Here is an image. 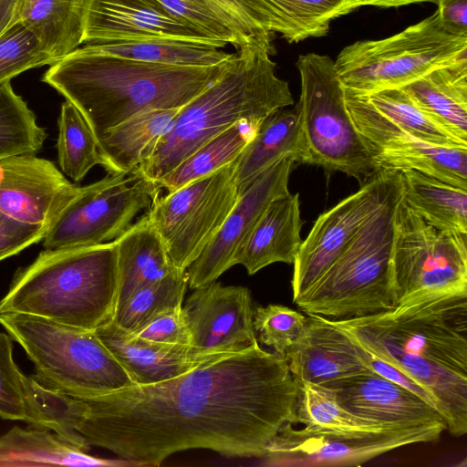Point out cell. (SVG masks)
Wrapping results in <instances>:
<instances>
[{
  "label": "cell",
  "instance_id": "obj_1",
  "mask_svg": "<svg viewBox=\"0 0 467 467\" xmlns=\"http://www.w3.org/2000/svg\"><path fill=\"white\" fill-rule=\"evenodd\" d=\"M298 385L286 359L259 342L159 383L99 393H59L57 431L136 465L206 449L259 458L286 422H296Z\"/></svg>",
  "mask_w": 467,
  "mask_h": 467
},
{
  "label": "cell",
  "instance_id": "obj_2",
  "mask_svg": "<svg viewBox=\"0 0 467 467\" xmlns=\"http://www.w3.org/2000/svg\"><path fill=\"white\" fill-rule=\"evenodd\" d=\"M328 321L427 390L451 435L467 433V296Z\"/></svg>",
  "mask_w": 467,
  "mask_h": 467
},
{
  "label": "cell",
  "instance_id": "obj_3",
  "mask_svg": "<svg viewBox=\"0 0 467 467\" xmlns=\"http://www.w3.org/2000/svg\"><path fill=\"white\" fill-rule=\"evenodd\" d=\"M271 33L253 36L232 53L220 75L181 108L137 173L156 183L203 144L233 125L258 127L294 104L288 82L275 72Z\"/></svg>",
  "mask_w": 467,
  "mask_h": 467
},
{
  "label": "cell",
  "instance_id": "obj_4",
  "mask_svg": "<svg viewBox=\"0 0 467 467\" xmlns=\"http://www.w3.org/2000/svg\"><path fill=\"white\" fill-rule=\"evenodd\" d=\"M227 59L213 66H168L81 47L51 65L42 80L77 107L98 142L140 112L183 107L220 75Z\"/></svg>",
  "mask_w": 467,
  "mask_h": 467
},
{
  "label": "cell",
  "instance_id": "obj_5",
  "mask_svg": "<svg viewBox=\"0 0 467 467\" xmlns=\"http://www.w3.org/2000/svg\"><path fill=\"white\" fill-rule=\"evenodd\" d=\"M117 242L42 251L15 275L0 314L19 313L86 330L113 320Z\"/></svg>",
  "mask_w": 467,
  "mask_h": 467
},
{
  "label": "cell",
  "instance_id": "obj_6",
  "mask_svg": "<svg viewBox=\"0 0 467 467\" xmlns=\"http://www.w3.org/2000/svg\"><path fill=\"white\" fill-rule=\"evenodd\" d=\"M402 196L401 183L311 289L295 303L301 311L328 319H347L398 306L392 257L396 211Z\"/></svg>",
  "mask_w": 467,
  "mask_h": 467
},
{
  "label": "cell",
  "instance_id": "obj_7",
  "mask_svg": "<svg viewBox=\"0 0 467 467\" xmlns=\"http://www.w3.org/2000/svg\"><path fill=\"white\" fill-rule=\"evenodd\" d=\"M0 324L35 365L32 377L47 388L99 393L135 384L95 331L19 313L0 314Z\"/></svg>",
  "mask_w": 467,
  "mask_h": 467
},
{
  "label": "cell",
  "instance_id": "obj_8",
  "mask_svg": "<svg viewBox=\"0 0 467 467\" xmlns=\"http://www.w3.org/2000/svg\"><path fill=\"white\" fill-rule=\"evenodd\" d=\"M467 58V36L450 33L437 11L401 32L344 47L335 66L344 88L360 95L399 88Z\"/></svg>",
  "mask_w": 467,
  "mask_h": 467
},
{
  "label": "cell",
  "instance_id": "obj_9",
  "mask_svg": "<svg viewBox=\"0 0 467 467\" xmlns=\"http://www.w3.org/2000/svg\"><path fill=\"white\" fill-rule=\"evenodd\" d=\"M296 67L301 82L297 107L308 164L365 182L378 170L348 112L335 61L308 53L298 57Z\"/></svg>",
  "mask_w": 467,
  "mask_h": 467
},
{
  "label": "cell",
  "instance_id": "obj_10",
  "mask_svg": "<svg viewBox=\"0 0 467 467\" xmlns=\"http://www.w3.org/2000/svg\"><path fill=\"white\" fill-rule=\"evenodd\" d=\"M392 261L400 306L467 296V234L438 230L403 196L396 211Z\"/></svg>",
  "mask_w": 467,
  "mask_h": 467
},
{
  "label": "cell",
  "instance_id": "obj_11",
  "mask_svg": "<svg viewBox=\"0 0 467 467\" xmlns=\"http://www.w3.org/2000/svg\"><path fill=\"white\" fill-rule=\"evenodd\" d=\"M236 160L163 196L147 216L173 266L185 271L211 243L235 205Z\"/></svg>",
  "mask_w": 467,
  "mask_h": 467
},
{
  "label": "cell",
  "instance_id": "obj_12",
  "mask_svg": "<svg viewBox=\"0 0 467 467\" xmlns=\"http://www.w3.org/2000/svg\"><path fill=\"white\" fill-rule=\"evenodd\" d=\"M159 192L154 182L137 172H108L103 179L79 187L47 229L44 247L55 250L113 241L150 208Z\"/></svg>",
  "mask_w": 467,
  "mask_h": 467
},
{
  "label": "cell",
  "instance_id": "obj_13",
  "mask_svg": "<svg viewBox=\"0 0 467 467\" xmlns=\"http://www.w3.org/2000/svg\"><path fill=\"white\" fill-rule=\"evenodd\" d=\"M445 426L379 432H345L316 426L284 424L261 458L271 466H358L406 445L439 440Z\"/></svg>",
  "mask_w": 467,
  "mask_h": 467
},
{
  "label": "cell",
  "instance_id": "obj_14",
  "mask_svg": "<svg viewBox=\"0 0 467 467\" xmlns=\"http://www.w3.org/2000/svg\"><path fill=\"white\" fill-rule=\"evenodd\" d=\"M344 91L348 112L378 171L416 170L467 190V146L428 142L381 114L366 96Z\"/></svg>",
  "mask_w": 467,
  "mask_h": 467
},
{
  "label": "cell",
  "instance_id": "obj_15",
  "mask_svg": "<svg viewBox=\"0 0 467 467\" xmlns=\"http://www.w3.org/2000/svg\"><path fill=\"white\" fill-rule=\"evenodd\" d=\"M401 183L400 171H378L356 192L318 216L293 263L294 303L311 289Z\"/></svg>",
  "mask_w": 467,
  "mask_h": 467
},
{
  "label": "cell",
  "instance_id": "obj_16",
  "mask_svg": "<svg viewBox=\"0 0 467 467\" xmlns=\"http://www.w3.org/2000/svg\"><path fill=\"white\" fill-rule=\"evenodd\" d=\"M182 311L190 346L199 354L220 357L244 351L258 342L250 290L213 281L193 289Z\"/></svg>",
  "mask_w": 467,
  "mask_h": 467
},
{
  "label": "cell",
  "instance_id": "obj_17",
  "mask_svg": "<svg viewBox=\"0 0 467 467\" xmlns=\"http://www.w3.org/2000/svg\"><path fill=\"white\" fill-rule=\"evenodd\" d=\"M295 161L284 159L253 182L211 243L186 269L191 289L208 285L235 265L237 254L268 205L289 193Z\"/></svg>",
  "mask_w": 467,
  "mask_h": 467
},
{
  "label": "cell",
  "instance_id": "obj_18",
  "mask_svg": "<svg viewBox=\"0 0 467 467\" xmlns=\"http://www.w3.org/2000/svg\"><path fill=\"white\" fill-rule=\"evenodd\" d=\"M177 40L223 47L197 26L171 15L155 0H89L83 43Z\"/></svg>",
  "mask_w": 467,
  "mask_h": 467
},
{
  "label": "cell",
  "instance_id": "obj_19",
  "mask_svg": "<svg viewBox=\"0 0 467 467\" xmlns=\"http://www.w3.org/2000/svg\"><path fill=\"white\" fill-rule=\"evenodd\" d=\"M78 190L52 161L35 154L0 159V210L20 222L48 229Z\"/></svg>",
  "mask_w": 467,
  "mask_h": 467
},
{
  "label": "cell",
  "instance_id": "obj_20",
  "mask_svg": "<svg viewBox=\"0 0 467 467\" xmlns=\"http://www.w3.org/2000/svg\"><path fill=\"white\" fill-rule=\"evenodd\" d=\"M320 386L331 389L339 404L351 413L387 427H446L432 405L374 370Z\"/></svg>",
  "mask_w": 467,
  "mask_h": 467
},
{
  "label": "cell",
  "instance_id": "obj_21",
  "mask_svg": "<svg viewBox=\"0 0 467 467\" xmlns=\"http://www.w3.org/2000/svg\"><path fill=\"white\" fill-rule=\"evenodd\" d=\"M306 317L303 337L284 357L297 385H324L372 370L368 353L342 330L323 317Z\"/></svg>",
  "mask_w": 467,
  "mask_h": 467
},
{
  "label": "cell",
  "instance_id": "obj_22",
  "mask_svg": "<svg viewBox=\"0 0 467 467\" xmlns=\"http://www.w3.org/2000/svg\"><path fill=\"white\" fill-rule=\"evenodd\" d=\"M94 331L128 371L134 383L139 385L168 380L201 363L219 358L199 354L191 346L144 339L122 329L113 320Z\"/></svg>",
  "mask_w": 467,
  "mask_h": 467
},
{
  "label": "cell",
  "instance_id": "obj_23",
  "mask_svg": "<svg viewBox=\"0 0 467 467\" xmlns=\"http://www.w3.org/2000/svg\"><path fill=\"white\" fill-rule=\"evenodd\" d=\"M287 158L308 164L297 105L291 109H282L265 119L237 157L235 181L239 195L264 172Z\"/></svg>",
  "mask_w": 467,
  "mask_h": 467
},
{
  "label": "cell",
  "instance_id": "obj_24",
  "mask_svg": "<svg viewBox=\"0 0 467 467\" xmlns=\"http://www.w3.org/2000/svg\"><path fill=\"white\" fill-rule=\"evenodd\" d=\"M303 223L298 193L275 199L244 244L235 265L252 275L274 263L293 264L302 244Z\"/></svg>",
  "mask_w": 467,
  "mask_h": 467
},
{
  "label": "cell",
  "instance_id": "obj_25",
  "mask_svg": "<svg viewBox=\"0 0 467 467\" xmlns=\"http://www.w3.org/2000/svg\"><path fill=\"white\" fill-rule=\"evenodd\" d=\"M261 32L290 43L325 36L331 22L350 13L347 0H240Z\"/></svg>",
  "mask_w": 467,
  "mask_h": 467
},
{
  "label": "cell",
  "instance_id": "obj_26",
  "mask_svg": "<svg viewBox=\"0 0 467 467\" xmlns=\"http://www.w3.org/2000/svg\"><path fill=\"white\" fill-rule=\"evenodd\" d=\"M116 242L117 307L139 287L158 281L177 269L147 214L133 223Z\"/></svg>",
  "mask_w": 467,
  "mask_h": 467
},
{
  "label": "cell",
  "instance_id": "obj_27",
  "mask_svg": "<svg viewBox=\"0 0 467 467\" xmlns=\"http://www.w3.org/2000/svg\"><path fill=\"white\" fill-rule=\"evenodd\" d=\"M180 109L145 110L106 131L98 141L101 166L109 173L136 172L155 142L170 130Z\"/></svg>",
  "mask_w": 467,
  "mask_h": 467
},
{
  "label": "cell",
  "instance_id": "obj_28",
  "mask_svg": "<svg viewBox=\"0 0 467 467\" xmlns=\"http://www.w3.org/2000/svg\"><path fill=\"white\" fill-rule=\"evenodd\" d=\"M89 0H20L18 22L56 61L83 43Z\"/></svg>",
  "mask_w": 467,
  "mask_h": 467
},
{
  "label": "cell",
  "instance_id": "obj_29",
  "mask_svg": "<svg viewBox=\"0 0 467 467\" xmlns=\"http://www.w3.org/2000/svg\"><path fill=\"white\" fill-rule=\"evenodd\" d=\"M401 88L421 109L467 142V58L436 68Z\"/></svg>",
  "mask_w": 467,
  "mask_h": 467
},
{
  "label": "cell",
  "instance_id": "obj_30",
  "mask_svg": "<svg viewBox=\"0 0 467 467\" xmlns=\"http://www.w3.org/2000/svg\"><path fill=\"white\" fill-rule=\"evenodd\" d=\"M116 466L131 464L91 456L49 430L17 426L0 437V465Z\"/></svg>",
  "mask_w": 467,
  "mask_h": 467
},
{
  "label": "cell",
  "instance_id": "obj_31",
  "mask_svg": "<svg viewBox=\"0 0 467 467\" xmlns=\"http://www.w3.org/2000/svg\"><path fill=\"white\" fill-rule=\"evenodd\" d=\"M403 198L438 230L467 234V190L416 170L402 171Z\"/></svg>",
  "mask_w": 467,
  "mask_h": 467
},
{
  "label": "cell",
  "instance_id": "obj_32",
  "mask_svg": "<svg viewBox=\"0 0 467 467\" xmlns=\"http://www.w3.org/2000/svg\"><path fill=\"white\" fill-rule=\"evenodd\" d=\"M90 52L168 66H213L232 53L216 46L177 40H140L84 45Z\"/></svg>",
  "mask_w": 467,
  "mask_h": 467
},
{
  "label": "cell",
  "instance_id": "obj_33",
  "mask_svg": "<svg viewBox=\"0 0 467 467\" xmlns=\"http://www.w3.org/2000/svg\"><path fill=\"white\" fill-rule=\"evenodd\" d=\"M257 128L246 122L233 125L200 147L155 184L171 192L234 161Z\"/></svg>",
  "mask_w": 467,
  "mask_h": 467
},
{
  "label": "cell",
  "instance_id": "obj_34",
  "mask_svg": "<svg viewBox=\"0 0 467 467\" xmlns=\"http://www.w3.org/2000/svg\"><path fill=\"white\" fill-rule=\"evenodd\" d=\"M187 286L186 270L176 269L136 289L117 307L113 321L122 329L135 333L157 316L181 308Z\"/></svg>",
  "mask_w": 467,
  "mask_h": 467
},
{
  "label": "cell",
  "instance_id": "obj_35",
  "mask_svg": "<svg viewBox=\"0 0 467 467\" xmlns=\"http://www.w3.org/2000/svg\"><path fill=\"white\" fill-rule=\"evenodd\" d=\"M295 410V424L301 423L345 432L409 430L387 427L360 418L343 408L331 389L309 382L298 384Z\"/></svg>",
  "mask_w": 467,
  "mask_h": 467
},
{
  "label": "cell",
  "instance_id": "obj_36",
  "mask_svg": "<svg viewBox=\"0 0 467 467\" xmlns=\"http://www.w3.org/2000/svg\"><path fill=\"white\" fill-rule=\"evenodd\" d=\"M57 149L61 171L76 182L94 166L102 165L94 133L77 107L67 99L58 118Z\"/></svg>",
  "mask_w": 467,
  "mask_h": 467
},
{
  "label": "cell",
  "instance_id": "obj_37",
  "mask_svg": "<svg viewBox=\"0 0 467 467\" xmlns=\"http://www.w3.org/2000/svg\"><path fill=\"white\" fill-rule=\"evenodd\" d=\"M45 129L36 122L35 113L17 95L10 82L0 85V159L36 154L47 139Z\"/></svg>",
  "mask_w": 467,
  "mask_h": 467
},
{
  "label": "cell",
  "instance_id": "obj_38",
  "mask_svg": "<svg viewBox=\"0 0 467 467\" xmlns=\"http://www.w3.org/2000/svg\"><path fill=\"white\" fill-rule=\"evenodd\" d=\"M381 114L424 140L441 146H467L421 109L401 88L364 95Z\"/></svg>",
  "mask_w": 467,
  "mask_h": 467
},
{
  "label": "cell",
  "instance_id": "obj_39",
  "mask_svg": "<svg viewBox=\"0 0 467 467\" xmlns=\"http://www.w3.org/2000/svg\"><path fill=\"white\" fill-rule=\"evenodd\" d=\"M253 319L260 343L285 357L303 337L307 317L288 306L269 304L256 307Z\"/></svg>",
  "mask_w": 467,
  "mask_h": 467
},
{
  "label": "cell",
  "instance_id": "obj_40",
  "mask_svg": "<svg viewBox=\"0 0 467 467\" xmlns=\"http://www.w3.org/2000/svg\"><path fill=\"white\" fill-rule=\"evenodd\" d=\"M56 62L35 35L20 22L0 36V85L10 82L28 69Z\"/></svg>",
  "mask_w": 467,
  "mask_h": 467
},
{
  "label": "cell",
  "instance_id": "obj_41",
  "mask_svg": "<svg viewBox=\"0 0 467 467\" xmlns=\"http://www.w3.org/2000/svg\"><path fill=\"white\" fill-rule=\"evenodd\" d=\"M26 376L13 358L12 337L0 333V417L4 420L31 422L29 387Z\"/></svg>",
  "mask_w": 467,
  "mask_h": 467
},
{
  "label": "cell",
  "instance_id": "obj_42",
  "mask_svg": "<svg viewBox=\"0 0 467 467\" xmlns=\"http://www.w3.org/2000/svg\"><path fill=\"white\" fill-rule=\"evenodd\" d=\"M171 15L197 26L216 40L238 47L223 18L204 0H155Z\"/></svg>",
  "mask_w": 467,
  "mask_h": 467
},
{
  "label": "cell",
  "instance_id": "obj_43",
  "mask_svg": "<svg viewBox=\"0 0 467 467\" xmlns=\"http://www.w3.org/2000/svg\"><path fill=\"white\" fill-rule=\"evenodd\" d=\"M47 228L20 222L0 210V261L43 240Z\"/></svg>",
  "mask_w": 467,
  "mask_h": 467
},
{
  "label": "cell",
  "instance_id": "obj_44",
  "mask_svg": "<svg viewBox=\"0 0 467 467\" xmlns=\"http://www.w3.org/2000/svg\"><path fill=\"white\" fill-rule=\"evenodd\" d=\"M134 334L159 343L183 346L191 344V335L182 307L157 316Z\"/></svg>",
  "mask_w": 467,
  "mask_h": 467
},
{
  "label": "cell",
  "instance_id": "obj_45",
  "mask_svg": "<svg viewBox=\"0 0 467 467\" xmlns=\"http://www.w3.org/2000/svg\"><path fill=\"white\" fill-rule=\"evenodd\" d=\"M223 18L238 40V47L261 32L240 0H204ZM236 47V48H237Z\"/></svg>",
  "mask_w": 467,
  "mask_h": 467
},
{
  "label": "cell",
  "instance_id": "obj_46",
  "mask_svg": "<svg viewBox=\"0 0 467 467\" xmlns=\"http://www.w3.org/2000/svg\"><path fill=\"white\" fill-rule=\"evenodd\" d=\"M436 10L447 31L467 36V0H436Z\"/></svg>",
  "mask_w": 467,
  "mask_h": 467
},
{
  "label": "cell",
  "instance_id": "obj_47",
  "mask_svg": "<svg viewBox=\"0 0 467 467\" xmlns=\"http://www.w3.org/2000/svg\"><path fill=\"white\" fill-rule=\"evenodd\" d=\"M368 355L369 367L372 370L376 371L377 373L383 376L384 378L412 391L413 393L418 395L420 398H421L422 400H424L426 402L430 403L436 409V406L434 404V401H433L431 396L422 387H420L419 384H417L415 381H413L410 378H409L405 374L400 372L399 370H397L390 365L372 357L368 353Z\"/></svg>",
  "mask_w": 467,
  "mask_h": 467
},
{
  "label": "cell",
  "instance_id": "obj_48",
  "mask_svg": "<svg viewBox=\"0 0 467 467\" xmlns=\"http://www.w3.org/2000/svg\"><path fill=\"white\" fill-rule=\"evenodd\" d=\"M20 0H0V36L18 22Z\"/></svg>",
  "mask_w": 467,
  "mask_h": 467
},
{
  "label": "cell",
  "instance_id": "obj_49",
  "mask_svg": "<svg viewBox=\"0 0 467 467\" xmlns=\"http://www.w3.org/2000/svg\"><path fill=\"white\" fill-rule=\"evenodd\" d=\"M422 2H432L435 3L436 0H347V5L352 12L353 10L363 6V5H372L378 7H399L402 5H407L415 3H422Z\"/></svg>",
  "mask_w": 467,
  "mask_h": 467
}]
</instances>
